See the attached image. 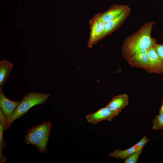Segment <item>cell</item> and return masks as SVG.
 <instances>
[{
    "mask_svg": "<svg viewBox=\"0 0 163 163\" xmlns=\"http://www.w3.org/2000/svg\"><path fill=\"white\" fill-rule=\"evenodd\" d=\"M154 24L153 22L146 23L126 38L122 47L123 57L127 59L138 51L148 50L155 46L156 41L151 35Z\"/></svg>",
    "mask_w": 163,
    "mask_h": 163,
    "instance_id": "1",
    "label": "cell"
},
{
    "mask_svg": "<svg viewBox=\"0 0 163 163\" xmlns=\"http://www.w3.org/2000/svg\"><path fill=\"white\" fill-rule=\"evenodd\" d=\"M50 95L49 94L30 92L25 95L17 106L12 116L7 121L5 131L8 129L15 120L24 116L29 109L38 104H42L47 101Z\"/></svg>",
    "mask_w": 163,
    "mask_h": 163,
    "instance_id": "2",
    "label": "cell"
},
{
    "mask_svg": "<svg viewBox=\"0 0 163 163\" xmlns=\"http://www.w3.org/2000/svg\"><path fill=\"white\" fill-rule=\"evenodd\" d=\"M90 33L87 45L89 48H92L98 43L99 38L104 32L105 23L101 19L100 13L96 14L89 21Z\"/></svg>",
    "mask_w": 163,
    "mask_h": 163,
    "instance_id": "3",
    "label": "cell"
},
{
    "mask_svg": "<svg viewBox=\"0 0 163 163\" xmlns=\"http://www.w3.org/2000/svg\"><path fill=\"white\" fill-rule=\"evenodd\" d=\"M120 113L119 112L111 110L106 106L99 109L94 113L87 115L85 117L88 123L92 124H96L104 120L111 121Z\"/></svg>",
    "mask_w": 163,
    "mask_h": 163,
    "instance_id": "4",
    "label": "cell"
},
{
    "mask_svg": "<svg viewBox=\"0 0 163 163\" xmlns=\"http://www.w3.org/2000/svg\"><path fill=\"white\" fill-rule=\"evenodd\" d=\"M149 140L145 135L140 141L131 147L123 150L115 149L113 152L110 153L109 155L111 157L124 160L135 152L143 149Z\"/></svg>",
    "mask_w": 163,
    "mask_h": 163,
    "instance_id": "5",
    "label": "cell"
},
{
    "mask_svg": "<svg viewBox=\"0 0 163 163\" xmlns=\"http://www.w3.org/2000/svg\"><path fill=\"white\" fill-rule=\"evenodd\" d=\"M130 11V9L126 10L117 17L105 23L104 32L99 38L98 43L120 27L129 15Z\"/></svg>",
    "mask_w": 163,
    "mask_h": 163,
    "instance_id": "6",
    "label": "cell"
},
{
    "mask_svg": "<svg viewBox=\"0 0 163 163\" xmlns=\"http://www.w3.org/2000/svg\"><path fill=\"white\" fill-rule=\"evenodd\" d=\"M19 103L8 98L3 93L2 87H0V109L6 116L7 121L13 115Z\"/></svg>",
    "mask_w": 163,
    "mask_h": 163,
    "instance_id": "7",
    "label": "cell"
},
{
    "mask_svg": "<svg viewBox=\"0 0 163 163\" xmlns=\"http://www.w3.org/2000/svg\"><path fill=\"white\" fill-rule=\"evenodd\" d=\"M148 55L149 72L157 73L163 72V62L160 57L154 46L149 49Z\"/></svg>",
    "mask_w": 163,
    "mask_h": 163,
    "instance_id": "8",
    "label": "cell"
},
{
    "mask_svg": "<svg viewBox=\"0 0 163 163\" xmlns=\"http://www.w3.org/2000/svg\"><path fill=\"white\" fill-rule=\"evenodd\" d=\"M147 50H142L136 52L127 59L128 62L133 66L149 71Z\"/></svg>",
    "mask_w": 163,
    "mask_h": 163,
    "instance_id": "9",
    "label": "cell"
},
{
    "mask_svg": "<svg viewBox=\"0 0 163 163\" xmlns=\"http://www.w3.org/2000/svg\"><path fill=\"white\" fill-rule=\"evenodd\" d=\"M52 127V124L50 122L44 121L28 131L34 133L40 140L47 144L50 131Z\"/></svg>",
    "mask_w": 163,
    "mask_h": 163,
    "instance_id": "10",
    "label": "cell"
},
{
    "mask_svg": "<svg viewBox=\"0 0 163 163\" xmlns=\"http://www.w3.org/2000/svg\"><path fill=\"white\" fill-rule=\"evenodd\" d=\"M128 104V95L124 94L114 96L106 106L113 111L120 113Z\"/></svg>",
    "mask_w": 163,
    "mask_h": 163,
    "instance_id": "11",
    "label": "cell"
},
{
    "mask_svg": "<svg viewBox=\"0 0 163 163\" xmlns=\"http://www.w3.org/2000/svg\"><path fill=\"white\" fill-rule=\"evenodd\" d=\"M130 9L126 5H114L106 11L100 13V17L105 23L117 17L124 11Z\"/></svg>",
    "mask_w": 163,
    "mask_h": 163,
    "instance_id": "12",
    "label": "cell"
},
{
    "mask_svg": "<svg viewBox=\"0 0 163 163\" xmlns=\"http://www.w3.org/2000/svg\"><path fill=\"white\" fill-rule=\"evenodd\" d=\"M27 144L35 145L37 150L41 153H45L47 144L40 140L34 132L27 131L24 140Z\"/></svg>",
    "mask_w": 163,
    "mask_h": 163,
    "instance_id": "13",
    "label": "cell"
},
{
    "mask_svg": "<svg viewBox=\"0 0 163 163\" xmlns=\"http://www.w3.org/2000/svg\"><path fill=\"white\" fill-rule=\"evenodd\" d=\"M13 64L5 60L0 62V87H2L8 78Z\"/></svg>",
    "mask_w": 163,
    "mask_h": 163,
    "instance_id": "14",
    "label": "cell"
},
{
    "mask_svg": "<svg viewBox=\"0 0 163 163\" xmlns=\"http://www.w3.org/2000/svg\"><path fill=\"white\" fill-rule=\"evenodd\" d=\"M7 122L4 121H0V162L4 163L8 161L2 152V151L6 146V141L4 138L3 133Z\"/></svg>",
    "mask_w": 163,
    "mask_h": 163,
    "instance_id": "15",
    "label": "cell"
},
{
    "mask_svg": "<svg viewBox=\"0 0 163 163\" xmlns=\"http://www.w3.org/2000/svg\"><path fill=\"white\" fill-rule=\"evenodd\" d=\"M152 129L159 130L163 129V113L157 115L152 120Z\"/></svg>",
    "mask_w": 163,
    "mask_h": 163,
    "instance_id": "16",
    "label": "cell"
},
{
    "mask_svg": "<svg viewBox=\"0 0 163 163\" xmlns=\"http://www.w3.org/2000/svg\"><path fill=\"white\" fill-rule=\"evenodd\" d=\"M142 149L137 150L124 159V163H137L139 157L142 152Z\"/></svg>",
    "mask_w": 163,
    "mask_h": 163,
    "instance_id": "17",
    "label": "cell"
},
{
    "mask_svg": "<svg viewBox=\"0 0 163 163\" xmlns=\"http://www.w3.org/2000/svg\"><path fill=\"white\" fill-rule=\"evenodd\" d=\"M154 47L158 55L163 62V45L156 44Z\"/></svg>",
    "mask_w": 163,
    "mask_h": 163,
    "instance_id": "18",
    "label": "cell"
},
{
    "mask_svg": "<svg viewBox=\"0 0 163 163\" xmlns=\"http://www.w3.org/2000/svg\"><path fill=\"white\" fill-rule=\"evenodd\" d=\"M162 113H163V97L162 100L161 104L159 109V114Z\"/></svg>",
    "mask_w": 163,
    "mask_h": 163,
    "instance_id": "19",
    "label": "cell"
}]
</instances>
